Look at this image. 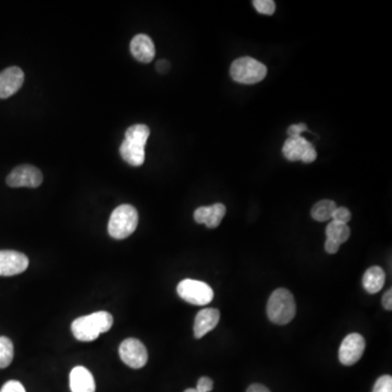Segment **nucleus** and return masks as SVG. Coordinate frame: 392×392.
Instances as JSON below:
<instances>
[{"mask_svg": "<svg viewBox=\"0 0 392 392\" xmlns=\"http://www.w3.org/2000/svg\"><path fill=\"white\" fill-rule=\"evenodd\" d=\"M113 324V317L108 312L96 313L78 317L71 325V330L76 339L83 342H89L100 337V334L107 332Z\"/></svg>", "mask_w": 392, "mask_h": 392, "instance_id": "nucleus-1", "label": "nucleus"}, {"mask_svg": "<svg viewBox=\"0 0 392 392\" xmlns=\"http://www.w3.org/2000/svg\"><path fill=\"white\" fill-rule=\"evenodd\" d=\"M296 313V301L290 291L280 287L272 293L267 304V315L274 324H289Z\"/></svg>", "mask_w": 392, "mask_h": 392, "instance_id": "nucleus-2", "label": "nucleus"}, {"mask_svg": "<svg viewBox=\"0 0 392 392\" xmlns=\"http://www.w3.org/2000/svg\"><path fill=\"white\" fill-rule=\"evenodd\" d=\"M139 224V214L132 205H120L113 210L108 224V232L111 238L122 240L135 231Z\"/></svg>", "mask_w": 392, "mask_h": 392, "instance_id": "nucleus-3", "label": "nucleus"}, {"mask_svg": "<svg viewBox=\"0 0 392 392\" xmlns=\"http://www.w3.org/2000/svg\"><path fill=\"white\" fill-rule=\"evenodd\" d=\"M230 76L233 81L240 84H257L266 78L267 68L254 58L241 57L231 65Z\"/></svg>", "mask_w": 392, "mask_h": 392, "instance_id": "nucleus-4", "label": "nucleus"}, {"mask_svg": "<svg viewBox=\"0 0 392 392\" xmlns=\"http://www.w3.org/2000/svg\"><path fill=\"white\" fill-rule=\"evenodd\" d=\"M177 292L182 300L193 305H207L214 298L212 287L199 280H182L177 287Z\"/></svg>", "mask_w": 392, "mask_h": 392, "instance_id": "nucleus-5", "label": "nucleus"}, {"mask_svg": "<svg viewBox=\"0 0 392 392\" xmlns=\"http://www.w3.org/2000/svg\"><path fill=\"white\" fill-rule=\"evenodd\" d=\"M283 156L290 162H301L311 164L317 158V153L313 144L302 136H291L283 144Z\"/></svg>", "mask_w": 392, "mask_h": 392, "instance_id": "nucleus-6", "label": "nucleus"}, {"mask_svg": "<svg viewBox=\"0 0 392 392\" xmlns=\"http://www.w3.org/2000/svg\"><path fill=\"white\" fill-rule=\"evenodd\" d=\"M119 356L123 363L134 369H142L146 365L149 360V353L145 345L135 338H129L121 343Z\"/></svg>", "mask_w": 392, "mask_h": 392, "instance_id": "nucleus-7", "label": "nucleus"}, {"mask_svg": "<svg viewBox=\"0 0 392 392\" xmlns=\"http://www.w3.org/2000/svg\"><path fill=\"white\" fill-rule=\"evenodd\" d=\"M42 182L43 173L34 166H19L7 177V184L11 188H37Z\"/></svg>", "mask_w": 392, "mask_h": 392, "instance_id": "nucleus-8", "label": "nucleus"}, {"mask_svg": "<svg viewBox=\"0 0 392 392\" xmlns=\"http://www.w3.org/2000/svg\"><path fill=\"white\" fill-rule=\"evenodd\" d=\"M365 350V340L360 334H350L340 345L339 360L341 364L351 366L358 363Z\"/></svg>", "mask_w": 392, "mask_h": 392, "instance_id": "nucleus-9", "label": "nucleus"}, {"mask_svg": "<svg viewBox=\"0 0 392 392\" xmlns=\"http://www.w3.org/2000/svg\"><path fill=\"white\" fill-rule=\"evenodd\" d=\"M29 259L17 251H0V276L10 277L25 272Z\"/></svg>", "mask_w": 392, "mask_h": 392, "instance_id": "nucleus-10", "label": "nucleus"}, {"mask_svg": "<svg viewBox=\"0 0 392 392\" xmlns=\"http://www.w3.org/2000/svg\"><path fill=\"white\" fill-rule=\"evenodd\" d=\"M24 74L18 67H10L0 72V98L6 100L21 89Z\"/></svg>", "mask_w": 392, "mask_h": 392, "instance_id": "nucleus-11", "label": "nucleus"}, {"mask_svg": "<svg viewBox=\"0 0 392 392\" xmlns=\"http://www.w3.org/2000/svg\"><path fill=\"white\" fill-rule=\"evenodd\" d=\"M220 320V312L217 309H205L199 312L194 322V336L201 339L216 328Z\"/></svg>", "mask_w": 392, "mask_h": 392, "instance_id": "nucleus-12", "label": "nucleus"}, {"mask_svg": "<svg viewBox=\"0 0 392 392\" xmlns=\"http://www.w3.org/2000/svg\"><path fill=\"white\" fill-rule=\"evenodd\" d=\"M130 50L136 61L143 63H149L153 61L155 54H156L152 39L145 34L134 36L131 41Z\"/></svg>", "mask_w": 392, "mask_h": 392, "instance_id": "nucleus-13", "label": "nucleus"}, {"mask_svg": "<svg viewBox=\"0 0 392 392\" xmlns=\"http://www.w3.org/2000/svg\"><path fill=\"white\" fill-rule=\"evenodd\" d=\"M70 389L72 392H95L94 377L83 366H76L70 373Z\"/></svg>", "mask_w": 392, "mask_h": 392, "instance_id": "nucleus-14", "label": "nucleus"}, {"mask_svg": "<svg viewBox=\"0 0 392 392\" xmlns=\"http://www.w3.org/2000/svg\"><path fill=\"white\" fill-rule=\"evenodd\" d=\"M144 149L145 146L124 140L120 146L121 157L131 166L139 167V166L143 165L144 160H145Z\"/></svg>", "mask_w": 392, "mask_h": 392, "instance_id": "nucleus-15", "label": "nucleus"}, {"mask_svg": "<svg viewBox=\"0 0 392 392\" xmlns=\"http://www.w3.org/2000/svg\"><path fill=\"white\" fill-rule=\"evenodd\" d=\"M384 283H386V274L380 267H371L364 274L363 287L371 294H375L382 290Z\"/></svg>", "mask_w": 392, "mask_h": 392, "instance_id": "nucleus-16", "label": "nucleus"}, {"mask_svg": "<svg viewBox=\"0 0 392 392\" xmlns=\"http://www.w3.org/2000/svg\"><path fill=\"white\" fill-rule=\"evenodd\" d=\"M337 208L335 202L331 199H323L314 205L311 210L312 217L316 221H328L331 219L332 214Z\"/></svg>", "mask_w": 392, "mask_h": 392, "instance_id": "nucleus-17", "label": "nucleus"}, {"mask_svg": "<svg viewBox=\"0 0 392 392\" xmlns=\"http://www.w3.org/2000/svg\"><path fill=\"white\" fill-rule=\"evenodd\" d=\"M326 235L327 239H331V240L336 241L341 246V244L345 243L350 238V228H349L348 225L331 221L327 226Z\"/></svg>", "mask_w": 392, "mask_h": 392, "instance_id": "nucleus-18", "label": "nucleus"}, {"mask_svg": "<svg viewBox=\"0 0 392 392\" xmlns=\"http://www.w3.org/2000/svg\"><path fill=\"white\" fill-rule=\"evenodd\" d=\"M149 134H151V131H149V127L145 126V124H135V126L130 127L127 130L126 139L124 140L145 146Z\"/></svg>", "mask_w": 392, "mask_h": 392, "instance_id": "nucleus-19", "label": "nucleus"}, {"mask_svg": "<svg viewBox=\"0 0 392 392\" xmlns=\"http://www.w3.org/2000/svg\"><path fill=\"white\" fill-rule=\"evenodd\" d=\"M13 360V343L9 338L0 337V369H6Z\"/></svg>", "mask_w": 392, "mask_h": 392, "instance_id": "nucleus-20", "label": "nucleus"}, {"mask_svg": "<svg viewBox=\"0 0 392 392\" xmlns=\"http://www.w3.org/2000/svg\"><path fill=\"white\" fill-rule=\"evenodd\" d=\"M226 206L224 204H214L210 206V210H209L208 218H207V221L205 222L207 228L209 229H214V228H217L220 225V222L225 217Z\"/></svg>", "mask_w": 392, "mask_h": 392, "instance_id": "nucleus-21", "label": "nucleus"}, {"mask_svg": "<svg viewBox=\"0 0 392 392\" xmlns=\"http://www.w3.org/2000/svg\"><path fill=\"white\" fill-rule=\"evenodd\" d=\"M253 6L261 14L272 16L276 11V3L272 0H254Z\"/></svg>", "mask_w": 392, "mask_h": 392, "instance_id": "nucleus-22", "label": "nucleus"}, {"mask_svg": "<svg viewBox=\"0 0 392 392\" xmlns=\"http://www.w3.org/2000/svg\"><path fill=\"white\" fill-rule=\"evenodd\" d=\"M373 392H392V377L390 375L379 377Z\"/></svg>", "mask_w": 392, "mask_h": 392, "instance_id": "nucleus-23", "label": "nucleus"}, {"mask_svg": "<svg viewBox=\"0 0 392 392\" xmlns=\"http://www.w3.org/2000/svg\"><path fill=\"white\" fill-rule=\"evenodd\" d=\"M331 219L332 221L347 225L351 220V212L348 208H345V207H337L334 214H332Z\"/></svg>", "mask_w": 392, "mask_h": 392, "instance_id": "nucleus-24", "label": "nucleus"}, {"mask_svg": "<svg viewBox=\"0 0 392 392\" xmlns=\"http://www.w3.org/2000/svg\"><path fill=\"white\" fill-rule=\"evenodd\" d=\"M0 392H26L24 389L23 384L17 380H10L6 382Z\"/></svg>", "mask_w": 392, "mask_h": 392, "instance_id": "nucleus-25", "label": "nucleus"}, {"mask_svg": "<svg viewBox=\"0 0 392 392\" xmlns=\"http://www.w3.org/2000/svg\"><path fill=\"white\" fill-rule=\"evenodd\" d=\"M210 206H202L194 212V219L197 224H205L208 218Z\"/></svg>", "mask_w": 392, "mask_h": 392, "instance_id": "nucleus-26", "label": "nucleus"}, {"mask_svg": "<svg viewBox=\"0 0 392 392\" xmlns=\"http://www.w3.org/2000/svg\"><path fill=\"white\" fill-rule=\"evenodd\" d=\"M214 388V382L208 377H202L199 378L196 390L199 392H210Z\"/></svg>", "mask_w": 392, "mask_h": 392, "instance_id": "nucleus-27", "label": "nucleus"}, {"mask_svg": "<svg viewBox=\"0 0 392 392\" xmlns=\"http://www.w3.org/2000/svg\"><path fill=\"white\" fill-rule=\"evenodd\" d=\"M304 131H307L306 124L298 123V124H292V126L289 127L287 134H289V138H291V136H301V133L304 132Z\"/></svg>", "mask_w": 392, "mask_h": 392, "instance_id": "nucleus-28", "label": "nucleus"}, {"mask_svg": "<svg viewBox=\"0 0 392 392\" xmlns=\"http://www.w3.org/2000/svg\"><path fill=\"white\" fill-rule=\"evenodd\" d=\"M340 244L331 239H327L325 242V251L329 254H336L339 251Z\"/></svg>", "mask_w": 392, "mask_h": 392, "instance_id": "nucleus-29", "label": "nucleus"}, {"mask_svg": "<svg viewBox=\"0 0 392 392\" xmlns=\"http://www.w3.org/2000/svg\"><path fill=\"white\" fill-rule=\"evenodd\" d=\"M382 305L387 311L392 309V290L389 289L382 296Z\"/></svg>", "mask_w": 392, "mask_h": 392, "instance_id": "nucleus-30", "label": "nucleus"}, {"mask_svg": "<svg viewBox=\"0 0 392 392\" xmlns=\"http://www.w3.org/2000/svg\"><path fill=\"white\" fill-rule=\"evenodd\" d=\"M246 392H270L268 388L265 387L261 384H253L248 387V391Z\"/></svg>", "mask_w": 392, "mask_h": 392, "instance_id": "nucleus-31", "label": "nucleus"}, {"mask_svg": "<svg viewBox=\"0 0 392 392\" xmlns=\"http://www.w3.org/2000/svg\"><path fill=\"white\" fill-rule=\"evenodd\" d=\"M168 69H169V63L166 61H160L157 63V71L160 72V74H165L167 72Z\"/></svg>", "mask_w": 392, "mask_h": 392, "instance_id": "nucleus-32", "label": "nucleus"}, {"mask_svg": "<svg viewBox=\"0 0 392 392\" xmlns=\"http://www.w3.org/2000/svg\"><path fill=\"white\" fill-rule=\"evenodd\" d=\"M184 392H199V391H197V390L196 389H192V388H190V389H186V391Z\"/></svg>", "mask_w": 392, "mask_h": 392, "instance_id": "nucleus-33", "label": "nucleus"}]
</instances>
